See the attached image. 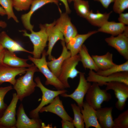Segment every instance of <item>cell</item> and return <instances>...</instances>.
<instances>
[{
    "mask_svg": "<svg viewBox=\"0 0 128 128\" xmlns=\"http://www.w3.org/2000/svg\"><path fill=\"white\" fill-rule=\"evenodd\" d=\"M37 72H39V70L33 63L31 66L27 68L23 75L16 79L13 88L16 90L18 99L21 101L34 91L37 84L33 78L34 73Z\"/></svg>",
    "mask_w": 128,
    "mask_h": 128,
    "instance_id": "1",
    "label": "cell"
},
{
    "mask_svg": "<svg viewBox=\"0 0 128 128\" xmlns=\"http://www.w3.org/2000/svg\"><path fill=\"white\" fill-rule=\"evenodd\" d=\"M41 57L36 58L29 55L28 60L33 62L37 67L39 72L41 73L46 78L45 82L46 85H50L54 86L57 90L65 89V87L48 67L46 59V51L44 50L42 54Z\"/></svg>",
    "mask_w": 128,
    "mask_h": 128,
    "instance_id": "2",
    "label": "cell"
},
{
    "mask_svg": "<svg viewBox=\"0 0 128 128\" xmlns=\"http://www.w3.org/2000/svg\"><path fill=\"white\" fill-rule=\"evenodd\" d=\"M39 31L35 32L33 30L28 33L25 30L20 31L23 33V35L28 37L30 39L33 45V49L32 54L33 57L39 58L47 46L48 37L45 24H41Z\"/></svg>",
    "mask_w": 128,
    "mask_h": 128,
    "instance_id": "3",
    "label": "cell"
},
{
    "mask_svg": "<svg viewBox=\"0 0 128 128\" xmlns=\"http://www.w3.org/2000/svg\"><path fill=\"white\" fill-rule=\"evenodd\" d=\"M99 86L97 83L93 82L85 95L86 101L96 110L101 108L104 102H108L112 98L110 93Z\"/></svg>",
    "mask_w": 128,
    "mask_h": 128,
    "instance_id": "4",
    "label": "cell"
},
{
    "mask_svg": "<svg viewBox=\"0 0 128 128\" xmlns=\"http://www.w3.org/2000/svg\"><path fill=\"white\" fill-rule=\"evenodd\" d=\"M80 61V56L78 54L71 56L65 60L63 63L58 78L65 88L70 87L68 82V79H73L81 72L76 68Z\"/></svg>",
    "mask_w": 128,
    "mask_h": 128,
    "instance_id": "5",
    "label": "cell"
},
{
    "mask_svg": "<svg viewBox=\"0 0 128 128\" xmlns=\"http://www.w3.org/2000/svg\"><path fill=\"white\" fill-rule=\"evenodd\" d=\"M34 80L37 84V87H39L42 92V98L40 104L36 108L30 112L29 115L31 118H39V113L40 110L51 103L56 96L66 93L67 91L64 89L55 91L48 89L42 84L38 77H36Z\"/></svg>",
    "mask_w": 128,
    "mask_h": 128,
    "instance_id": "6",
    "label": "cell"
},
{
    "mask_svg": "<svg viewBox=\"0 0 128 128\" xmlns=\"http://www.w3.org/2000/svg\"><path fill=\"white\" fill-rule=\"evenodd\" d=\"M86 79L89 82L97 83L99 86L113 81L122 82L128 85V72H119L103 76L98 74L93 70H90Z\"/></svg>",
    "mask_w": 128,
    "mask_h": 128,
    "instance_id": "7",
    "label": "cell"
},
{
    "mask_svg": "<svg viewBox=\"0 0 128 128\" xmlns=\"http://www.w3.org/2000/svg\"><path fill=\"white\" fill-rule=\"evenodd\" d=\"M105 89L111 90L114 93L118 100L115 104L116 108L119 110H124L128 98V85L122 82L113 81L106 83Z\"/></svg>",
    "mask_w": 128,
    "mask_h": 128,
    "instance_id": "8",
    "label": "cell"
},
{
    "mask_svg": "<svg viewBox=\"0 0 128 128\" xmlns=\"http://www.w3.org/2000/svg\"><path fill=\"white\" fill-rule=\"evenodd\" d=\"M105 41L109 46L113 47L125 59H128V27L124 31L116 37L111 36Z\"/></svg>",
    "mask_w": 128,
    "mask_h": 128,
    "instance_id": "9",
    "label": "cell"
},
{
    "mask_svg": "<svg viewBox=\"0 0 128 128\" xmlns=\"http://www.w3.org/2000/svg\"><path fill=\"white\" fill-rule=\"evenodd\" d=\"M79 74V79L78 84L74 92L70 94L65 93L60 95L63 97H70L73 99L81 109L82 108L84 97L91 84L87 80L84 73L80 72Z\"/></svg>",
    "mask_w": 128,
    "mask_h": 128,
    "instance_id": "10",
    "label": "cell"
},
{
    "mask_svg": "<svg viewBox=\"0 0 128 128\" xmlns=\"http://www.w3.org/2000/svg\"><path fill=\"white\" fill-rule=\"evenodd\" d=\"M18 100L16 93H13L10 104L0 118V128H15L16 121V109Z\"/></svg>",
    "mask_w": 128,
    "mask_h": 128,
    "instance_id": "11",
    "label": "cell"
},
{
    "mask_svg": "<svg viewBox=\"0 0 128 128\" xmlns=\"http://www.w3.org/2000/svg\"><path fill=\"white\" fill-rule=\"evenodd\" d=\"M68 14L66 12L61 13L59 18L55 21V25L63 35L66 43L78 34Z\"/></svg>",
    "mask_w": 128,
    "mask_h": 128,
    "instance_id": "12",
    "label": "cell"
},
{
    "mask_svg": "<svg viewBox=\"0 0 128 128\" xmlns=\"http://www.w3.org/2000/svg\"><path fill=\"white\" fill-rule=\"evenodd\" d=\"M27 68L15 67L10 66L3 62L0 63V85L5 82L14 85L15 77L19 75L25 73Z\"/></svg>",
    "mask_w": 128,
    "mask_h": 128,
    "instance_id": "13",
    "label": "cell"
},
{
    "mask_svg": "<svg viewBox=\"0 0 128 128\" xmlns=\"http://www.w3.org/2000/svg\"><path fill=\"white\" fill-rule=\"evenodd\" d=\"M48 41L47 55L50 61L55 57L51 55L52 50L56 42L59 40L65 41L63 35L55 25V21L50 24H45Z\"/></svg>",
    "mask_w": 128,
    "mask_h": 128,
    "instance_id": "14",
    "label": "cell"
},
{
    "mask_svg": "<svg viewBox=\"0 0 128 128\" xmlns=\"http://www.w3.org/2000/svg\"><path fill=\"white\" fill-rule=\"evenodd\" d=\"M15 128H40L42 121L39 118L30 119L26 114L23 105L21 103L17 111Z\"/></svg>",
    "mask_w": 128,
    "mask_h": 128,
    "instance_id": "15",
    "label": "cell"
},
{
    "mask_svg": "<svg viewBox=\"0 0 128 128\" xmlns=\"http://www.w3.org/2000/svg\"><path fill=\"white\" fill-rule=\"evenodd\" d=\"M50 112L55 114L62 119L73 121V118L67 113L63 105L59 96H56L48 105L43 107L39 112Z\"/></svg>",
    "mask_w": 128,
    "mask_h": 128,
    "instance_id": "16",
    "label": "cell"
},
{
    "mask_svg": "<svg viewBox=\"0 0 128 128\" xmlns=\"http://www.w3.org/2000/svg\"><path fill=\"white\" fill-rule=\"evenodd\" d=\"M57 0H33L30 11L22 15L21 20L24 28L30 32L33 30L34 26L30 23V19L33 14L36 11L45 5L49 3H54L58 4Z\"/></svg>",
    "mask_w": 128,
    "mask_h": 128,
    "instance_id": "17",
    "label": "cell"
},
{
    "mask_svg": "<svg viewBox=\"0 0 128 128\" xmlns=\"http://www.w3.org/2000/svg\"><path fill=\"white\" fill-rule=\"evenodd\" d=\"M61 44L62 50L60 55L57 58L54 57L50 61L47 62V65L50 69L57 78L59 75L64 62L71 56L70 51L67 48L65 41H61Z\"/></svg>",
    "mask_w": 128,
    "mask_h": 128,
    "instance_id": "18",
    "label": "cell"
},
{
    "mask_svg": "<svg viewBox=\"0 0 128 128\" xmlns=\"http://www.w3.org/2000/svg\"><path fill=\"white\" fill-rule=\"evenodd\" d=\"M81 111L86 128L91 127L101 128L97 118L96 110L86 101L83 102Z\"/></svg>",
    "mask_w": 128,
    "mask_h": 128,
    "instance_id": "19",
    "label": "cell"
},
{
    "mask_svg": "<svg viewBox=\"0 0 128 128\" xmlns=\"http://www.w3.org/2000/svg\"><path fill=\"white\" fill-rule=\"evenodd\" d=\"M97 31H93L82 34H78L71 39L67 43V49L70 51L71 56L78 54L83 43L85 41L92 35L98 32Z\"/></svg>",
    "mask_w": 128,
    "mask_h": 128,
    "instance_id": "20",
    "label": "cell"
},
{
    "mask_svg": "<svg viewBox=\"0 0 128 128\" xmlns=\"http://www.w3.org/2000/svg\"><path fill=\"white\" fill-rule=\"evenodd\" d=\"M113 107H101L96 110L97 118L101 128H113Z\"/></svg>",
    "mask_w": 128,
    "mask_h": 128,
    "instance_id": "21",
    "label": "cell"
},
{
    "mask_svg": "<svg viewBox=\"0 0 128 128\" xmlns=\"http://www.w3.org/2000/svg\"><path fill=\"white\" fill-rule=\"evenodd\" d=\"M0 45L12 52L22 51L32 54V52L24 48L19 43L10 38L5 31L0 33Z\"/></svg>",
    "mask_w": 128,
    "mask_h": 128,
    "instance_id": "22",
    "label": "cell"
},
{
    "mask_svg": "<svg viewBox=\"0 0 128 128\" xmlns=\"http://www.w3.org/2000/svg\"><path fill=\"white\" fill-rule=\"evenodd\" d=\"M28 60L19 57L14 52L5 49L3 62L6 64L15 67L29 68L32 66V63L28 64L27 62Z\"/></svg>",
    "mask_w": 128,
    "mask_h": 128,
    "instance_id": "23",
    "label": "cell"
},
{
    "mask_svg": "<svg viewBox=\"0 0 128 128\" xmlns=\"http://www.w3.org/2000/svg\"><path fill=\"white\" fill-rule=\"evenodd\" d=\"M128 27L119 22L108 21L100 27L97 31L115 36L123 32Z\"/></svg>",
    "mask_w": 128,
    "mask_h": 128,
    "instance_id": "24",
    "label": "cell"
},
{
    "mask_svg": "<svg viewBox=\"0 0 128 128\" xmlns=\"http://www.w3.org/2000/svg\"><path fill=\"white\" fill-rule=\"evenodd\" d=\"M80 57V61L84 69L94 70L96 72L98 71L99 69L96 64L94 60L89 53L87 49L83 44L79 52Z\"/></svg>",
    "mask_w": 128,
    "mask_h": 128,
    "instance_id": "25",
    "label": "cell"
},
{
    "mask_svg": "<svg viewBox=\"0 0 128 128\" xmlns=\"http://www.w3.org/2000/svg\"><path fill=\"white\" fill-rule=\"evenodd\" d=\"M91 56L100 70L107 69L116 64L113 61V54L108 52L103 55H93Z\"/></svg>",
    "mask_w": 128,
    "mask_h": 128,
    "instance_id": "26",
    "label": "cell"
},
{
    "mask_svg": "<svg viewBox=\"0 0 128 128\" xmlns=\"http://www.w3.org/2000/svg\"><path fill=\"white\" fill-rule=\"evenodd\" d=\"M112 12L111 11L108 13H102L98 11L94 13L90 10L86 19L92 25L100 27L108 21Z\"/></svg>",
    "mask_w": 128,
    "mask_h": 128,
    "instance_id": "27",
    "label": "cell"
},
{
    "mask_svg": "<svg viewBox=\"0 0 128 128\" xmlns=\"http://www.w3.org/2000/svg\"><path fill=\"white\" fill-rule=\"evenodd\" d=\"M73 1L74 8L78 14L86 19L90 11L88 1L75 0Z\"/></svg>",
    "mask_w": 128,
    "mask_h": 128,
    "instance_id": "28",
    "label": "cell"
},
{
    "mask_svg": "<svg viewBox=\"0 0 128 128\" xmlns=\"http://www.w3.org/2000/svg\"><path fill=\"white\" fill-rule=\"evenodd\" d=\"M122 72H128V60L122 64L114 66L106 70H99L96 72L99 75L107 76L111 74Z\"/></svg>",
    "mask_w": 128,
    "mask_h": 128,
    "instance_id": "29",
    "label": "cell"
},
{
    "mask_svg": "<svg viewBox=\"0 0 128 128\" xmlns=\"http://www.w3.org/2000/svg\"><path fill=\"white\" fill-rule=\"evenodd\" d=\"M74 114V119L73 122L74 126L76 128H84V123L80 108L75 103L71 104Z\"/></svg>",
    "mask_w": 128,
    "mask_h": 128,
    "instance_id": "30",
    "label": "cell"
},
{
    "mask_svg": "<svg viewBox=\"0 0 128 128\" xmlns=\"http://www.w3.org/2000/svg\"><path fill=\"white\" fill-rule=\"evenodd\" d=\"M0 5L5 11L8 19L12 18L16 23H19V20L13 11V0H0Z\"/></svg>",
    "mask_w": 128,
    "mask_h": 128,
    "instance_id": "31",
    "label": "cell"
},
{
    "mask_svg": "<svg viewBox=\"0 0 128 128\" xmlns=\"http://www.w3.org/2000/svg\"><path fill=\"white\" fill-rule=\"evenodd\" d=\"M114 122L113 128H128V110L120 114Z\"/></svg>",
    "mask_w": 128,
    "mask_h": 128,
    "instance_id": "32",
    "label": "cell"
},
{
    "mask_svg": "<svg viewBox=\"0 0 128 128\" xmlns=\"http://www.w3.org/2000/svg\"><path fill=\"white\" fill-rule=\"evenodd\" d=\"M13 89L11 85L5 87H0V117L2 116L8 106L4 101V99L6 94Z\"/></svg>",
    "mask_w": 128,
    "mask_h": 128,
    "instance_id": "33",
    "label": "cell"
},
{
    "mask_svg": "<svg viewBox=\"0 0 128 128\" xmlns=\"http://www.w3.org/2000/svg\"><path fill=\"white\" fill-rule=\"evenodd\" d=\"M33 0H13V7L18 11L29 9Z\"/></svg>",
    "mask_w": 128,
    "mask_h": 128,
    "instance_id": "34",
    "label": "cell"
},
{
    "mask_svg": "<svg viewBox=\"0 0 128 128\" xmlns=\"http://www.w3.org/2000/svg\"><path fill=\"white\" fill-rule=\"evenodd\" d=\"M114 2L113 9L115 13L119 14L128 8V0H114Z\"/></svg>",
    "mask_w": 128,
    "mask_h": 128,
    "instance_id": "35",
    "label": "cell"
},
{
    "mask_svg": "<svg viewBox=\"0 0 128 128\" xmlns=\"http://www.w3.org/2000/svg\"><path fill=\"white\" fill-rule=\"evenodd\" d=\"M118 20L119 22L126 25H128V13H123L119 14Z\"/></svg>",
    "mask_w": 128,
    "mask_h": 128,
    "instance_id": "36",
    "label": "cell"
},
{
    "mask_svg": "<svg viewBox=\"0 0 128 128\" xmlns=\"http://www.w3.org/2000/svg\"><path fill=\"white\" fill-rule=\"evenodd\" d=\"M61 122L63 128H74V127L72 121L62 119Z\"/></svg>",
    "mask_w": 128,
    "mask_h": 128,
    "instance_id": "37",
    "label": "cell"
},
{
    "mask_svg": "<svg viewBox=\"0 0 128 128\" xmlns=\"http://www.w3.org/2000/svg\"><path fill=\"white\" fill-rule=\"evenodd\" d=\"M100 2L102 6L105 8L107 9L109 5L114 2V0H94Z\"/></svg>",
    "mask_w": 128,
    "mask_h": 128,
    "instance_id": "38",
    "label": "cell"
},
{
    "mask_svg": "<svg viewBox=\"0 0 128 128\" xmlns=\"http://www.w3.org/2000/svg\"><path fill=\"white\" fill-rule=\"evenodd\" d=\"M61 1L64 4L65 6L66 13L68 14H70L71 10L68 5V0H57Z\"/></svg>",
    "mask_w": 128,
    "mask_h": 128,
    "instance_id": "39",
    "label": "cell"
},
{
    "mask_svg": "<svg viewBox=\"0 0 128 128\" xmlns=\"http://www.w3.org/2000/svg\"><path fill=\"white\" fill-rule=\"evenodd\" d=\"M5 49L0 45V63L3 62Z\"/></svg>",
    "mask_w": 128,
    "mask_h": 128,
    "instance_id": "40",
    "label": "cell"
},
{
    "mask_svg": "<svg viewBox=\"0 0 128 128\" xmlns=\"http://www.w3.org/2000/svg\"><path fill=\"white\" fill-rule=\"evenodd\" d=\"M7 26L6 23L5 21L0 19V27L2 28H5Z\"/></svg>",
    "mask_w": 128,
    "mask_h": 128,
    "instance_id": "41",
    "label": "cell"
},
{
    "mask_svg": "<svg viewBox=\"0 0 128 128\" xmlns=\"http://www.w3.org/2000/svg\"><path fill=\"white\" fill-rule=\"evenodd\" d=\"M6 15V14L3 8L0 6V15L3 16Z\"/></svg>",
    "mask_w": 128,
    "mask_h": 128,
    "instance_id": "42",
    "label": "cell"
},
{
    "mask_svg": "<svg viewBox=\"0 0 128 128\" xmlns=\"http://www.w3.org/2000/svg\"><path fill=\"white\" fill-rule=\"evenodd\" d=\"M75 0H68V2L69 3H70L72 1H73Z\"/></svg>",
    "mask_w": 128,
    "mask_h": 128,
    "instance_id": "43",
    "label": "cell"
},
{
    "mask_svg": "<svg viewBox=\"0 0 128 128\" xmlns=\"http://www.w3.org/2000/svg\"><path fill=\"white\" fill-rule=\"evenodd\" d=\"M0 118H1L0 117Z\"/></svg>",
    "mask_w": 128,
    "mask_h": 128,
    "instance_id": "44",
    "label": "cell"
}]
</instances>
